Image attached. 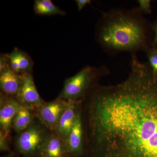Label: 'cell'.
Returning a JSON list of instances; mask_svg holds the SVG:
<instances>
[{"label": "cell", "mask_w": 157, "mask_h": 157, "mask_svg": "<svg viewBox=\"0 0 157 157\" xmlns=\"http://www.w3.org/2000/svg\"><path fill=\"white\" fill-rule=\"evenodd\" d=\"M89 143L95 157H157V77L142 66L122 82L89 94Z\"/></svg>", "instance_id": "obj_1"}, {"label": "cell", "mask_w": 157, "mask_h": 157, "mask_svg": "<svg viewBox=\"0 0 157 157\" xmlns=\"http://www.w3.org/2000/svg\"><path fill=\"white\" fill-rule=\"evenodd\" d=\"M138 13L117 11L104 15L97 39L104 48L114 51H132L147 48L145 24Z\"/></svg>", "instance_id": "obj_2"}, {"label": "cell", "mask_w": 157, "mask_h": 157, "mask_svg": "<svg viewBox=\"0 0 157 157\" xmlns=\"http://www.w3.org/2000/svg\"><path fill=\"white\" fill-rule=\"evenodd\" d=\"M51 132L36 118L28 128L17 134L15 150L22 157L40 156L42 145Z\"/></svg>", "instance_id": "obj_3"}, {"label": "cell", "mask_w": 157, "mask_h": 157, "mask_svg": "<svg viewBox=\"0 0 157 157\" xmlns=\"http://www.w3.org/2000/svg\"><path fill=\"white\" fill-rule=\"evenodd\" d=\"M101 69L87 66L67 78L58 98L67 101H77L89 92L93 82L100 75Z\"/></svg>", "instance_id": "obj_4"}, {"label": "cell", "mask_w": 157, "mask_h": 157, "mask_svg": "<svg viewBox=\"0 0 157 157\" xmlns=\"http://www.w3.org/2000/svg\"><path fill=\"white\" fill-rule=\"evenodd\" d=\"M67 102L59 98L45 102L35 109L36 117L48 131L54 132L66 109Z\"/></svg>", "instance_id": "obj_5"}, {"label": "cell", "mask_w": 157, "mask_h": 157, "mask_svg": "<svg viewBox=\"0 0 157 157\" xmlns=\"http://www.w3.org/2000/svg\"><path fill=\"white\" fill-rule=\"evenodd\" d=\"M16 99L23 106L35 109L45 103L36 87L33 73L22 74L21 86Z\"/></svg>", "instance_id": "obj_6"}, {"label": "cell", "mask_w": 157, "mask_h": 157, "mask_svg": "<svg viewBox=\"0 0 157 157\" xmlns=\"http://www.w3.org/2000/svg\"><path fill=\"white\" fill-rule=\"evenodd\" d=\"M23 105L16 98L0 94V130L10 134L14 118Z\"/></svg>", "instance_id": "obj_7"}, {"label": "cell", "mask_w": 157, "mask_h": 157, "mask_svg": "<svg viewBox=\"0 0 157 157\" xmlns=\"http://www.w3.org/2000/svg\"><path fill=\"white\" fill-rule=\"evenodd\" d=\"M22 75L13 71L6 66L0 70V90L1 94L7 97L16 98L19 93Z\"/></svg>", "instance_id": "obj_8"}, {"label": "cell", "mask_w": 157, "mask_h": 157, "mask_svg": "<svg viewBox=\"0 0 157 157\" xmlns=\"http://www.w3.org/2000/svg\"><path fill=\"white\" fill-rule=\"evenodd\" d=\"M83 134L82 118L78 108L74 124L66 140L70 157H78L83 153Z\"/></svg>", "instance_id": "obj_9"}, {"label": "cell", "mask_w": 157, "mask_h": 157, "mask_svg": "<svg viewBox=\"0 0 157 157\" xmlns=\"http://www.w3.org/2000/svg\"><path fill=\"white\" fill-rule=\"evenodd\" d=\"M78 108V101H68L66 109L53 132L66 142L74 124Z\"/></svg>", "instance_id": "obj_10"}, {"label": "cell", "mask_w": 157, "mask_h": 157, "mask_svg": "<svg viewBox=\"0 0 157 157\" xmlns=\"http://www.w3.org/2000/svg\"><path fill=\"white\" fill-rule=\"evenodd\" d=\"M9 67L15 73L22 75L33 73L34 63L28 54L15 47L11 52L6 54Z\"/></svg>", "instance_id": "obj_11"}, {"label": "cell", "mask_w": 157, "mask_h": 157, "mask_svg": "<svg viewBox=\"0 0 157 157\" xmlns=\"http://www.w3.org/2000/svg\"><path fill=\"white\" fill-rule=\"evenodd\" d=\"M40 157H70L66 141L52 132L42 145Z\"/></svg>", "instance_id": "obj_12"}, {"label": "cell", "mask_w": 157, "mask_h": 157, "mask_svg": "<svg viewBox=\"0 0 157 157\" xmlns=\"http://www.w3.org/2000/svg\"><path fill=\"white\" fill-rule=\"evenodd\" d=\"M35 109L22 106L14 118L12 130L17 134L28 128L36 120Z\"/></svg>", "instance_id": "obj_13"}, {"label": "cell", "mask_w": 157, "mask_h": 157, "mask_svg": "<svg viewBox=\"0 0 157 157\" xmlns=\"http://www.w3.org/2000/svg\"><path fill=\"white\" fill-rule=\"evenodd\" d=\"M34 11L40 16H64L66 13L56 6L51 0H36L33 5Z\"/></svg>", "instance_id": "obj_14"}, {"label": "cell", "mask_w": 157, "mask_h": 157, "mask_svg": "<svg viewBox=\"0 0 157 157\" xmlns=\"http://www.w3.org/2000/svg\"><path fill=\"white\" fill-rule=\"evenodd\" d=\"M10 134L0 130V151L2 152L11 153L10 145Z\"/></svg>", "instance_id": "obj_15"}, {"label": "cell", "mask_w": 157, "mask_h": 157, "mask_svg": "<svg viewBox=\"0 0 157 157\" xmlns=\"http://www.w3.org/2000/svg\"><path fill=\"white\" fill-rule=\"evenodd\" d=\"M151 69L157 76V48L149 49L147 53Z\"/></svg>", "instance_id": "obj_16"}, {"label": "cell", "mask_w": 157, "mask_h": 157, "mask_svg": "<svg viewBox=\"0 0 157 157\" xmlns=\"http://www.w3.org/2000/svg\"><path fill=\"white\" fill-rule=\"evenodd\" d=\"M139 10L145 14L151 13V1L150 0H138Z\"/></svg>", "instance_id": "obj_17"}, {"label": "cell", "mask_w": 157, "mask_h": 157, "mask_svg": "<svg viewBox=\"0 0 157 157\" xmlns=\"http://www.w3.org/2000/svg\"><path fill=\"white\" fill-rule=\"evenodd\" d=\"M75 2L77 4L78 11H81L86 5L91 3L90 0H76Z\"/></svg>", "instance_id": "obj_18"}, {"label": "cell", "mask_w": 157, "mask_h": 157, "mask_svg": "<svg viewBox=\"0 0 157 157\" xmlns=\"http://www.w3.org/2000/svg\"><path fill=\"white\" fill-rule=\"evenodd\" d=\"M154 31L155 32V37L154 39V44H157V23L156 24L153 28Z\"/></svg>", "instance_id": "obj_19"}, {"label": "cell", "mask_w": 157, "mask_h": 157, "mask_svg": "<svg viewBox=\"0 0 157 157\" xmlns=\"http://www.w3.org/2000/svg\"><path fill=\"white\" fill-rule=\"evenodd\" d=\"M2 157H21L18 156L12 153H10L8 155H6Z\"/></svg>", "instance_id": "obj_20"}, {"label": "cell", "mask_w": 157, "mask_h": 157, "mask_svg": "<svg viewBox=\"0 0 157 157\" xmlns=\"http://www.w3.org/2000/svg\"><path fill=\"white\" fill-rule=\"evenodd\" d=\"M39 157H41L39 156Z\"/></svg>", "instance_id": "obj_21"}]
</instances>
